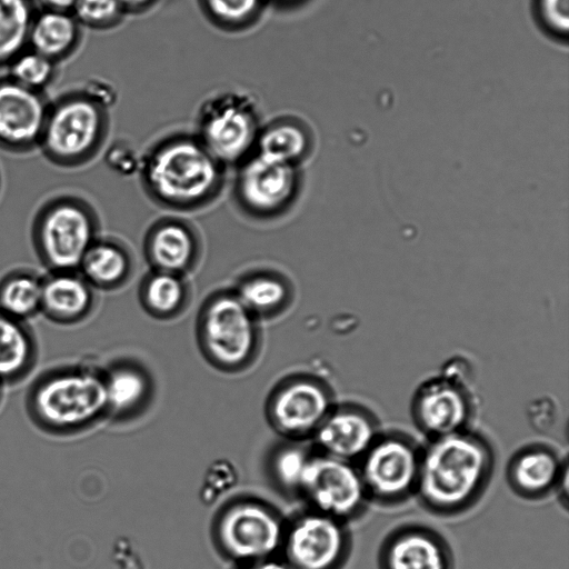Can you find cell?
<instances>
[{"mask_svg": "<svg viewBox=\"0 0 569 569\" xmlns=\"http://www.w3.org/2000/svg\"><path fill=\"white\" fill-rule=\"evenodd\" d=\"M496 460L490 439L472 428L429 439L422 446L415 497L433 516H461L486 493Z\"/></svg>", "mask_w": 569, "mask_h": 569, "instance_id": "6da1fadb", "label": "cell"}, {"mask_svg": "<svg viewBox=\"0 0 569 569\" xmlns=\"http://www.w3.org/2000/svg\"><path fill=\"white\" fill-rule=\"evenodd\" d=\"M227 169L194 133H177L157 141L140 156L138 173L151 201L184 213L202 210L219 199Z\"/></svg>", "mask_w": 569, "mask_h": 569, "instance_id": "7a4b0ae2", "label": "cell"}, {"mask_svg": "<svg viewBox=\"0 0 569 569\" xmlns=\"http://www.w3.org/2000/svg\"><path fill=\"white\" fill-rule=\"evenodd\" d=\"M27 410L50 435L83 430L108 411L104 376L84 363L49 370L32 383Z\"/></svg>", "mask_w": 569, "mask_h": 569, "instance_id": "3957f363", "label": "cell"}, {"mask_svg": "<svg viewBox=\"0 0 569 569\" xmlns=\"http://www.w3.org/2000/svg\"><path fill=\"white\" fill-rule=\"evenodd\" d=\"M100 236L97 210L86 199L61 194L48 199L37 211L32 244L47 271H74Z\"/></svg>", "mask_w": 569, "mask_h": 569, "instance_id": "277c9868", "label": "cell"}, {"mask_svg": "<svg viewBox=\"0 0 569 569\" xmlns=\"http://www.w3.org/2000/svg\"><path fill=\"white\" fill-rule=\"evenodd\" d=\"M108 133L106 109L82 93L68 96L49 107L39 148L60 168H78L92 161Z\"/></svg>", "mask_w": 569, "mask_h": 569, "instance_id": "5b68a950", "label": "cell"}, {"mask_svg": "<svg viewBox=\"0 0 569 569\" xmlns=\"http://www.w3.org/2000/svg\"><path fill=\"white\" fill-rule=\"evenodd\" d=\"M260 322L231 287L210 292L197 312V335L206 355L222 368H239L256 353Z\"/></svg>", "mask_w": 569, "mask_h": 569, "instance_id": "8992f818", "label": "cell"}, {"mask_svg": "<svg viewBox=\"0 0 569 569\" xmlns=\"http://www.w3.org/2000/svg\"><path fill=\"white\" fill-rule=\"evenodd\" d=\"M234 168L231 197L241 214L272 222L292 211L302 191L301 167L253 152Z\"/></svg>", "mask_w": 569, "mask_h": 569, "instance_id": "52a82bcc", "label": "cell"}, {"mask_svg": "<svg viewBox=\"0 0 569 569\" xmlns=\"http://www.w3.org/2000/svg\"><path fill=\"white\" fill-rule=\"evenodd\" d=\"M421 450L411 435L382 429L356 463L370 503L398 507L415 497Z\"/></svg>", "mask_w": 569, "mask_h": 569, "instance_id": "ba28073f", "label": "cell"}, {"mask_svg": "<svg viewBox=\"0 0 569 569\" xmlns=\"http://www.w3.org/2000/svg\"><path fill=\"white\" fill-rule=\"evenodd\" d=\"M262 128L257 106L246 94L226 92L201 107L196 137L224 167H237L254 152Z\"/></svg>", "mask_w": 569, "mask_h": 569, "instance_id": "9c48e42d", "label": "cell"}, {"mask_svg": "<svg viewBox=\"0 0 569 569\" xmlns=\"http://www.w3.org/2000/svg\"><path fill=\"white\" fill-rule=\"evenodd\" d=\"M465 377L457 369L446 368L416 388L410 417L428 440L471 428L477 403Z\"/></svg>", "mask_w": 569, "mask_h": 569, "instance_id": "30bf717a", "label": "cell"}, {"mask_svg": "<svg viewBox=\"0 0 569 569\" xmlns=\"http://www.w3.org/2000/svg\"><path fill=\"white\" fill-rule=\"evenodd\" d=\"M298 490L312 510L345 522L362 517L370 503L357 465L321 452L309 456Z\"/></svg>", "mask_w": 569, "mask_h": 569, "instance_id": "8fae6325", "label": "cell"}, {"mask_svg": "<svg viewBox=\"0 0 569 569\" xmlns=\"http://www.w3.org/2000/svg\"><path fill=\"white\" fill-rule=\"evenodd\" d=\"M282 543L292 569H343L352 535L348 522L311 510L293 522Z\"/></svg>", "mask_w": 569, "mask_h": 569, "instance_id": "7c38bea8", "label": "cell"}, {"mask_svg": "<svg viewBox=\"0 0 569 569\" xmlns=\"http://www.w3.org/2000/svg\"><path fill=\"white\" fill-rule=\"evenodd\" d=\"M218 536L223 552L241 566L273 558L283 542L279 520L253 502L238 503L224 511Z\"/></svg>", "mask_w": 569, "mask_h": 569, "instance_id": "4fadbf2b", "label": "cell"}, {"mask_svg": "<svg viewBox=\"0 0 569 569\" xmlns=\"http://www.w3.org/2000/svg\"><path fill=\"white\" fill-rule=\"evenodd\" d=\"M378 569H456L447 538L422 522H403L387 532L377 552Z\"/></svg>", "mask_w": 569, "mask_h": 569, "instance_id": "5bb4252c", "label": "cell"}, {"mask_svg": "<svg viewBox=\"0 0 569 569\" xmlns=\"http://www.w3.org/2000/svg\"><path fill=\"white\" fill-rule=\"evenodd\" d=\"M142 249L149 269L189 276L202 259L203 240L190 220L167 214L149 226Z\"/></svg>", "mask_w": 569, "mask_h": 569, "instance_id": "9a60e30c", "label": "cell"}, {"mask_svg": "<svg viewBox=\"0 0 569 569\" xmlns=\"http://www.w3.org/2000/svg\"><path fill=\"white\" fill-rule=\"evenodd\" d=\"M382 431L377 415L359 402L335 405L313 433L319 452L357 463Z\"/></svg>", "mask_w": 569, "mask_h": 569, "instance_id": "2e32d148", "label": "cell"}, {"mask_svg": "<svg viewBox=\"0 0 569 569\" xmlns=\"http://www.w3.org/2000/svg\"><path fill=\"white\" fill-rule=\"evenodd\" d=\"M49 107L40 91L0 80V148L12 153L38 149Z\"/></svg>", "mask_w": 569, "mask_h": 569, "instance_id": "e0dca14e", "label": "cell"}, {"mask_svg": "<svg viewBox=\"0 0 569 569\" xmlns=\"http://www.w3.org/2000/svg\"><path fill=\"white\" fill-rule=\"evenodd\" d=\"M568 473V459L553 446L532 442L519 448L506 467L509 489L520 499L538 501L555 493Z\"/></svg>", "mask_w": 569, "mask_h": 569, "instance_id": "ac0fdd59", "label": "cell"}, {"mask_svg": "<svg viewBox=\"0 0 569 569\" xmlns=\"http://www.w3.org/2000/svg\"><path fill=\"white\" fill-rule=\"evenodd\" d=\"M336 405L329 386L316 379H298L281 388L271 406L272 420L282 432L315 433Z\"/></svg>", "mask_w": 569, "mask_h": 569, "instance_id": "d6986e66", "label": "cell"}, {"mask_svg": "<svg viewBox=\"0 0 569 569\" xmlns=\"http://www.w3.org/2000/svg\"><path fill=\"white\" fill-rule=\"evenodd\" d=\"M97 307V291L77 271L42 276L41 311L49 321L70 326L88 319Z\"/></svg>", "mask_w": 569, "mask_h": 569, "instance_id": "ffe728a7", "label": "cell"}, {"mask_svg": "<svg viewBox=\"0 0 569 569\" xmlns=\"http://www.w3.org/2000/svg\"><path fill=\"white\" fill-rule=\"evenodd\" d=\"M231 288L259 321L281 317L295 300L292 279L272 267H254L242 271Z\"/></svg>", "mask_w": 569, "mask_h": 569, "instance_id": "44dd1931", "label": "cell"}, {"mask_svg": "<svg viewBox=\"0 0 569 569\" xmlns=\"http://www.w3.org/2000/svg\"><path fill=\"white\" fill-rule=\"evenodd\" d=\"M137 262L122 240L99 236L84 252L78 272L96 291H116L133 278Z\"/></svg>", "mask_w": 569, "mask_h": 569, "instance_id": "7402d4cb", "label": "cell"}, {"mask_svg": "<svg viewBox=\"0 0 569 569\" xmlns=\"http://www.w3.org/2000/svg\"><path fill=\"white\" fill-rule=\"evenodd\" d=\"M137 296L148 316L168 321L189 309L193 290L189 276L149 269L139 282Z\"/></svg>", "mask_w": 569, "mask_h": 569, "instance_id": "603a6c76", "label": "cell"}, {"mask_svg": "<svg viewBox=\"0 0 569 569\" xmlns=\"http://www.w3.org/2000/svg\"><path fill=\"white\" fill-rule=\"evenodd\" d=\"M37 356V341L27 321L0 311V382L12 385L26 378Z\"/></svg>", "mask_w": 569, "mask_h": 569, "instance_id": "cb8c5ba5", "label": "cell"}, {"mask_svg": "<svg viewBox=\"0 0 569 569\" xmlns=\"http://www.w3.org/2000/svg\"><path fill=\"white\" fill-rule=\"evenodd\" d=\"M312 137L307 127L291 118L262 126L254 152L301 167L312 153Z\"/></svg>", "mask_w": 569, "mask_h": 569, "instance_id": "d4e9b609", "label": "cell"}, {"mask_svg": "<svg viewBox=\"0 0 569 569\" xmlns=\"http://www.w3.org/2000/svg\"><path fill=\"white\" fill-rule=\"evenodd\" d=\"M79 38L80 24L72 13L43 9L32 19L28 44L56 62L73 51Z\"/></svg>", "mask_w": 569, "mask_h": 569, "instance_id": "484cf974", "label": "cell"}, {"mask_svg": "<svg viewBox=\"0 0 569 569\" xmlns=\"http://www.w3.org/2000/svg\"><path fill=\"white\" fill-rule=\"evenodd\" d=\"M42 276L16 269L0 279V311L28 321L41 311Z\"/></svg>", "mask_w": 569, "mask_h": 569, "instance_id": "4316f807", "label": "cell"}, {"mask_svg": "<svg viewBox=\"0 0 569 569\" xmlns=\"http://www.w3.org/2000/svg\"><path fill=\"white\" fill-rule=\"evenodd\" d=\"M33 17L29 0H0V66L24 51Z\"/></svg>", "mask_w": 569, "mask_h": 569, "instance_id": "83f0119b", "label": "cell"}, {"mask_svg": "<svg viewBox=\"0 0 569 569\" xmlns=\"http://www.w3.org/2000/svg\"><path fill=\"white\" fill-rule=\"evenodd\" d=\"M103 376L108 411L122 413L131 410L147 392V381L136 369L119 367Z\"/></svg>", "mask_w": 569, "mask_h": 569, "instance_id": "f1b7e54d", "label": "cell"}, {"mask_svg": "<svg viewBox=\"0 0 569 569\" xmlns=\"http://www.w3.org/2000/svg\"><path fill=\"white\" fill-rule=\"evenodd\" d=\"M54 74V62L30 50L22 51L10 62V79L31 90L40 91Z\"/></svg>", "mask_w": 569, "mask_h": 569, "instance_id": "f546056e", "label": "cell"}, {"mask_svg": "<svg viewBox=\"0 0 569 569\" xmlns=\"http://www.w3.org/2000/svg\"><path fill=\"white\" fill-rule=\"evenodd\" d=\"M266 0H201L204 10L224 27H240L256 18Z\"/></svg>", "mask_w": 569, "mask_h": 569, "instance_id": "4dcf8cb0", "label": "cell"}, {"mask_svg": "<svg viewBox=\"0 0 569 569\" xmlns=\"http://www.w3.org/2000/svg\"><path fill=\"white\" fill-rule=\"evenodd\" d=\"M71 12L80 26L100 29L114 26L126 10L119 0H77Z\"/></svg>", "mask_w": 569, "mask_h": 569, "instance_id": "1f68e13d", "label": "cell"}, {"mask_svg": "<svg viewBox=\"0 0 569 569\" xmlns=\"http://www.w3.org/2000/svg\"><path fill=\"white\" fill-rule=\"evenodd\" d=\"M310 455L298 447H289L274 458V475L287 488L298 490L300 478Z\"/></svg>", "mask_w": 569, "mask_h": 569, "instance_id": "d6a6232c", "label": "cell"}, {"mask_svg": "<svg viewBox=\"0 0 569 569\" xmlns=\"http://www.w3.org/2000/svg\"><path fill=\"white\" fill-rule=\"evenodd\" d=\"M237 478L236 469L229 461H216L204 476L201 491L203 501L214 502L220 495L236 485Z\"/></svg>", "mask_w": 569, "mask_h": 569, "instance_id": "836d02e7", "label": "cell"}, {"mask_svg": "<svg viewBox=\"0 0 569 569\" xmlns=\"http://www.w3.org/2000/svg\"><path fill=\"white\" fill-rule=\"evenodd\" d=\"M538 9L548 28L557 33L567 32L569 0H538Z\"/></svg>", "mask_w": 569, "mask_h": 569, "instance_id": "e575fe53", "label": "cell"}, {"mask_svg": "<svg viewBox=\"0 0 569 569\" xmlns=\"http://www.w3.org/2000/svg\"><path fill=\"white\" fill-rule=\"evenodd\" d=\"M104 160L113 171L121 174L138 172L140 164V157L123 143L110 146L104 153Z\"/></svg>", "mask_w": 569, "mask_h": 569, "instance_id": "d590c367", "label": "cell"}, {"mask_svg": "<svg viewBox=\"0 0 569 569\" xmlns=\"http://www.w3.org/2000/svg\"><path fill=\"white\" fill-rule=\"evenodd\" d=\"M81 93L103 109L110 107L116 100L112 86L99 78L88 80Z\"/></svg>", "mask_w": 569, "mask_h": 569, "instance_id": "8d00e7d4", "label": "cell"}, {"mask_svg": "<svg viewBox=\"0 0 569 569\" xmlns=\"http://www.w3.org/2000/svg\"><path fill=\"white\" fill-rule=\"evenodd\" d=\"M239 569H292V568L286 561L270 558V559L243 565Z\"/></svg>", "mask_w": 569, "mask_h": 569, "instance_id": "74e56055", "label": "cell"}, {"mask_svg": "<svg viewBox=\"0 0 569 569\" xmlns=\"http://www.w3.org/2000/svg\"><path fill=\"white\" fill-rule=\"evenodd\" d=\"M43 9L70 12L77 0H39Z\"/></svg>", "mask_w": 569, "mask_h": 569, "instance_id": "f35d334b", "label": "cell"}, {"mask_svg": "<svg viewBox=\"0 0 569 569\" xmlns=\"http://www.w3.org/2000/svg\"><path fill=\"white\" fill-rule=\"evenodd\" d=\"M127 11H137L148 7L153 0H119Z\"/></svg>", "mask_w": 569, "mask_h": 569, "instance_id": "ab89813d", "label": "cell"}, {"mask_svg": "<svg viewBox=\"0 0 569 569\" xmlns=\"http://www.w3.org/2000/svg\"><path fill=\"white\" fill-rule=\"evenodd\" d=\"M2 383L0 382V401H1V397H2Z\"/></svg>", "mask_w": 569, "mask_h": 569, "instance_id": "60d3db41", "label": "cell"}, {"mask_svg": "<svg viewBox=\"0 0 569 569\" xmlns=\"http://www.w3.org/2000/svg\"><path fill=\"white\" fill-rule=\"evenodd\" d=\"M274 1H278V2H286V1H291V0H274Z\"/></svg>", "mask_w": 569, "mask_h": 569, "instance_id": "b9f144b4", "label": "cell"}, {"mask_svg": "<svg viewBox=\"0 0 569 569\" xmlns=\"http://www.w3.org/2000/svg\"><path fill=\"white\" fill-rule=\"evenodd\" d=\"M0 189H1V176H0Z\"/></svg>", "mask_w": 569, "mask_h": 569, "instance_id": "7bdbcfd3", "label": "cell"}]
</instances>
